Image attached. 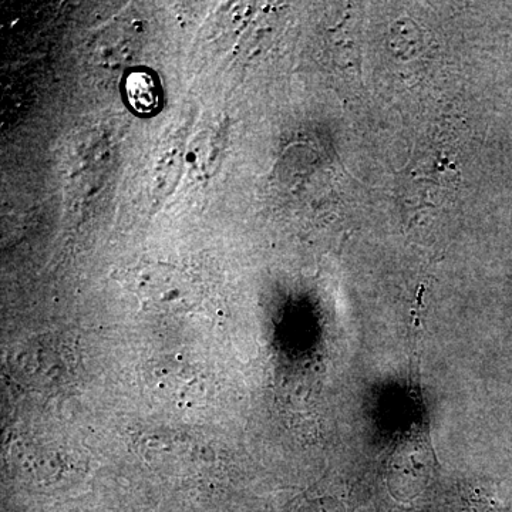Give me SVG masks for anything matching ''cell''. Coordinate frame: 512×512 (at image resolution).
Listing matches in <instances>:
<instances>
[{
    "instance_id": "obj_1",
    "label": "cell",
    "mask_w": 512,
    "mask_h": 512,
    "mask_svg": "<svg viewBox=\"0 0 512 512\" xmlns=\"http://www.w3.org/2000/svg\"><path fill=\"white\" fill-rule=\"evenodd\" d=\"M128 103L140 114H150L160 103L156 80L147 72H134L127 77Z\"/></svg>"
},
{
    "instance_id": "obj_2",
    "label": "cell",
    "mask_w": 512,
    "mask_h": 512,
    "mask_svg": "<svg viewBox=\"0 0 512 512\" xmlns=\"http://www.w3.org/2000/svg\"><path fill=\"white\" fill-rule=\"evenodd\" d=\"M143 291L147 293L150 301L158 303H171L180 299L181 293L178 288V279L173 281V278H161V275L154 276V278H147L143 284Z\"/></svg>"
}]
</instances>
